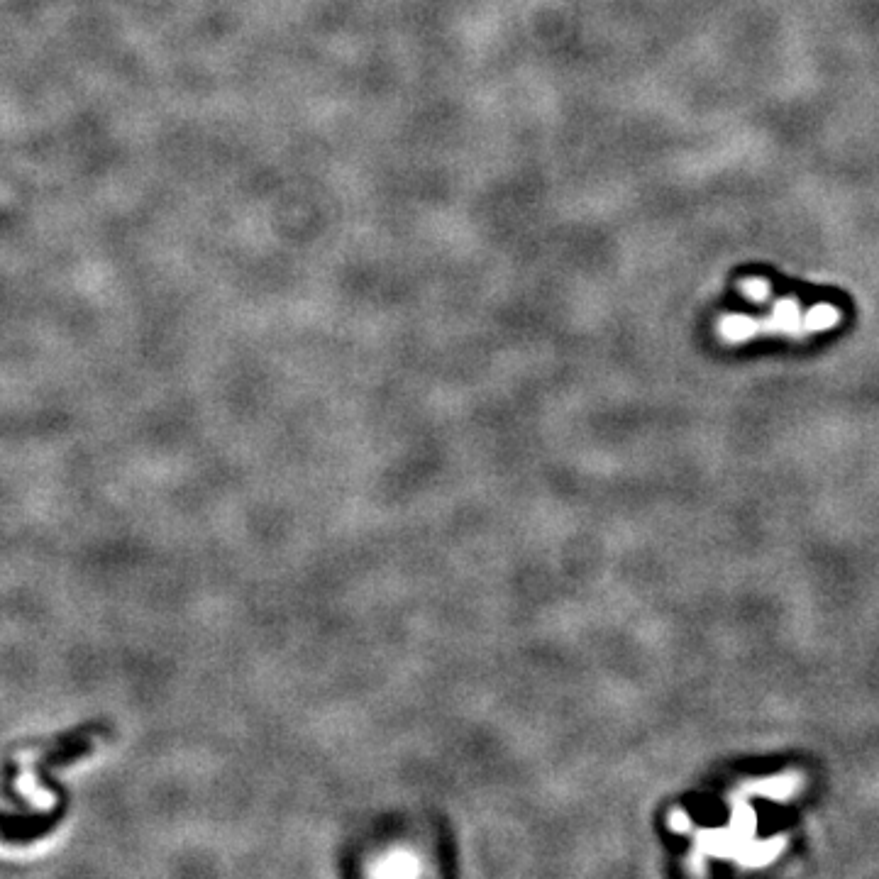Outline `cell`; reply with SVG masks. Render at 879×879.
<instances>
[{
    "label": "cell",
    "mask_w": 879,
    "mask_h": 879,
    "mask_svg": "<svg viewBox=\"0 0 879 879\" xmlns=\"http://www.w3.org/2000/svg\"><path fill=\"white\" fill-rule=\"evenodd\" d=\"M740 291H743V296L750 298V301H765L767 291H770V284L762 279H745L743 284H740Z\"/></svg>",
    "instance_id": "cell-2"
},
{
    "label": "cell",
    "mask_w": 879,
    "mask_h": 879,
    "mask_svg": "<svg viewBox=\"0 0 879 879\" xmlns=\"http://www.w3.org/2000/svg\"><path fill=\"white\" fill-rule=\"evenodd\" d=\"M374 872L381 877H416L420 867L411 853H394L381 860V865Z\"/></svg>",
    "instance_id": "cell-1"
}]
</instances>
